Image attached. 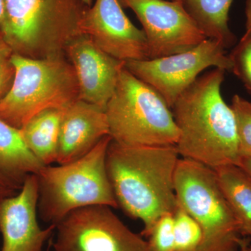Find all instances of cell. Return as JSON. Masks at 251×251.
Listing matches in <instances>:
<instances>
[{
    "label": "cell",
    "mask_w": 251,
    "mask_h": 251,
    "mask_svg": "<svg viewBox=\"0 0 251 251\" xmlns=\"http://www.w3.org/2000/svg\"><path fill=\"white\" fill-rule=\"evenodd\" d=\"M125 67L156 90L172 108L203 71L214 67L231 72L232 64L219 42L206 39L186 52L147 60H128Z\"/></svg>",
    "instance_id": "ba28073f"
},
{
    "label": "cell",
    "mask_w": 251,
    "mask_h": 251,
    "mask_svg": "<svg viewBox=\"0 0 251 251\" xmlns=\"http://www.w3.org/2000/svg\"><path fill=\"white\" fill-rule=\"evenodd\" d=\"M16 74L0 102V120L21 129L48 109H64L79 99L76 74L66 54L33 59L14 53Z\"/></svg>",
    "instance_id": "5b68a950"
},
{
    "label": "cell",
    "mask_w": 251,
    "mask_h": 251,
    "mask_svg": "<svg viewBox=\"0 0 251 251\" xmlns=\"http://www.w3.org/2000/svg\"><path fill=\"white\" fill-rule=\"evenodd\" d=\"M65 54L76 74L79 99L105 111L125 62L105 53L85 34L74 38Z\"/></svg>",
    "instance_id": "4fadbf2b"
},
{
    "label": "cell",
    "mask_w": 251,
    "mask_h": 251,
    "mask_svg": "<svg viewBox=\"0 0 251 251\" xmlns=\"http://www.w3.org/2000/svg\"><path fill=\"white\" fill-rule=\"evenodd\" d=\"M80 31L114 58L150 59L145 32L127 17L119 0H95L82 16Z\"/></svg>",
    "instance_id": "8fae6325"
},
{
    "label": "cell",
    "mask_w": 251,
    "mask_h": 251,
    "mask_svg": "<svg viewBox=\"0 0 251 251\" xmlns=\"http://www.w3.org/2000/svg\"><path fill=\"white\" fill-rule=\"evenodd\" d=\"M246 32L251 35V0H246Z\"/></svg>",
    "instance_id": "cb8c5ba5"
},
{
    "label": "cell",
    "mask_w": 251,
    "mask_h": 251,
    "mask_svg": "<svg viewBox=\"0 0 251 251\" xmlns=\"http://www.w3.org/2000/svg\"><path fill=\"white\" fill-rule=\"evenodd\" d=\"M108 135L105 110L78 99L63 113L56 162L64 165L76 161Z\"/></svg>",
    "instance_id": "5bb4252c"
},
{
    "label": "cell",
    "mask_w": 251,
    "mask_h": 251,
    "mask_svg": "<svg viewBox=\"0 0 251 251\" xmlns=\"http://www.w3.org/2000/svg\"><path fill=\"white\" fill-rule=\"evenodd\" d=\"M6 21V7H5V0H0V31L2 32Z\"/></svg>",
    "instance_id": "484cf974"
},
{
    "label": "cell",
    "mask_w": 251,
    "mask_h": 251,
    "mask_svg": "<svg viewBox=\"0 0 251 251\" xmlns=\"http://www.w3.org/2000/svg\"><path fill=\"white\" fill-rule=\"evenodd\" d=\"M84 4L86 5V6H88V7H90V6H92V4H94V0H82Z\"/></svg>",
    "instance_id": "f1b7e54d"
},
{
    "label": "cell",
    "mask_w": 251,
    "mask_h": 251,
    "mask_svg": "<svg viewBox=\"0 0 251 251\" xmlns=\"http://www.w3.org/2000/svg\"><path fill=\"white\" fill-rule=\"evenodd\" d=\"M249 245L250 241L249 238L242 237L239 241V251H247Z\"/></svg>",
    "instance_id": "4316f807"
},
{
    "label": "cell",
    "mask_w": 251,
    "mask_h": 251,
    "mask_svg": "<svg viewBox=\"0 0 251 251\" xmlns=\"http://www.w3.org/2000/svg\"><path fill=\"white\" fill-rule=\"evenodd\" d=\"M178 204L199 225L198 251H239V224L221 192L214 169L189 158H179L175 174Z\"/></svg>",
    "instance_id": "52a82bcc"
},
{
    "label": "cell",
    "mask_w": 251,
    "mask_h": 251,
    "mask_svg": "<svg viewBox=\"0 0 251 251\" xmlns=\"http://www.w3.org/2000/svg\"><path fill=\"white\" fill-rule=\"evenodd\" d=\"M64 110H44L20 129L28 150L44 166H50L57 159L59 129Z\"/></svg>",
    "instance_id": "e0dca14e"
},
{
    "label": "cell",
    "mask_w": 251,
    "mask_h": 251,
    "mask_svg": "<svg viewBox=\"0 0 251 251\" xmlns=\"http://www.w3.org/2000/svg\"><path fill=\"white\" fill-rule=\"evenodd\" d=\"M232 1L182 0L181 3L206 37L217 41L227 49L237 40L228 25L229 11Z\"/></svg>",
    "instance_id": "ac0fdd59"
},
{
    "label": "cell",
    "mask_w": 251,
    "mask_h": 251,
    "mask_svg": "<svg viewBox=\"0 0 251 251\" xmlns=\"http://www.w3.org/2000/svg\"><path fill=\"white\" fill-rule=\"evenodd\" d=\"M105 113L109 135L117 143L130 146L177 143L179 129L165 99L125 67L120 73Z\"/></svg>",
    "instance_id": "8992f818"
},
{
    "label": "cell",
    "mask_w": 251,
    "mask_h": 251,
    "mask_svg": "<svg viewBox=\"0 0 251 251\" xmlns=\"http://www.w3.org/2000/svg\"><path fill=\"white\" fill-rule=\"evenodd\" d=\"M44 166L28 150L20 129L0 120V187L17 193Z\"/></svg>",
    "instance_id": "9a60e30c"
},
{
    "label": "cell",
    "mask_w": 251,
    "mask_h": 251,
    "mask_svg": "<svg viewBox=\"0 0 251 251\" xmlns=\"http://www.w3.org/2000/svg\"><path fill=\"white\" fill-rule=\"evenodd\" d=\"M5 7L2 34L14 53L43 59L66 54L88 6L82 0H5Z\"/></svg>",
    "instance_id": "277c9868"
},
{
    "label": "cell",
    "mask_w": 251,
    "mask_h": 251,
    "mask_svg": "<svg viewBox=\"0 0 251 251\" xmlns=\"http://www.w3.org/2000/svg\"><path fill=\"white\" fill-rule=\"evenodd\" d=\"M171 1H180V2H181V1H182V0H171Z\"/></svg>",
    "instance_id": "4dcf8cb0"
},
{
    "label": "cell",
    "mask_w": 251,
    "mask_h": 251,
    "mask_svg": "<svg viewBox=\"0 0 251 251\" xmlns=\"http://www.w3.org/2000/svg\"><path fill=\"white\" fill-rule=\"evenodd\" d=\"M16 193L12 192V191H8L4 188L0 187V199L2 198L7 197V196H14Z\"/></svg>",
    "instance_id": "83f0119b"
},
{
    "label": "cell",
    "mask_w": 251,
    "mask_h": 251,
    "mask_svg": "<svg viewBox=\"0 0 251 251\" xmlns=\"http://www.w3.org/2000/svg\"><path fill=\"white\" fill-rule=\"evenodd\" d=\"M247 251H251V245H249V247H248Z\"/></svg>",
    "instance_id": "f546056e"
},
{
    "label": "cell",
    "mask_w": 251,
    "mask_h": 251,
    "mask_svg": "<svg viewBox=\"0 0 251 251\" xmlns=\"http://www.w3.org/2000/svg\"><path fill=\"white\" fill-rule=\"evenodd\" d=\"M218 184L239 224L242 237H251V176L240 166L214 168Z\"/></svg>",
    "instance_id": "2e32d148"
},
{
    "label": "cell",
    "mask_w": 251,
    "mask_h": 251,
    "mask_svg": "<svg viewBox=\"0 0 251 251\" xmlns=\"http://www.w3.org/2000/svg\"><path fill=\"white\" fill-rule=\"evenodd\" d=\"M38 196L36 175H30L19 193L0 199L1 251H42L56 226L41 228L37 221Z\"/></svg>",
    "instance_id": "7c38bea8"
},
{
    "label": "cell",
    "mask_w": 251,
    "mask_h": 251,
    "mask_svg": "<svg viewBox=\"0 0 251 251\" xmlns=\"http://www.w3.org/2000/svg\"><path fill=\"white\" fill-rule=\"evenodd\" d=\"M106 135L82 158L59 166H44L36 175L38 216L57 225L72 211L93 205L118 207L106 168Z\"/></svg>",
    "instance_id": "3957f363"
},
{
    "label": "cell",
    "mask_w": 251,
    "mask_h": 251,
    "mask_svg": "<svg viewBox=\"0 0 251 251\" xmlns=\"http://www.w3.org/2000/svg\"><path fill=\"white\" fill-rule=\"evenodd\" d=\"M173 214L161 216L149 234L148 241L151 251H175Z\"/></svg>",
    "instance_id": "7402d4cb"
},
{
    "label": "cell",
    "mask_w": 251,
    "mask_h": 251,
    "mask_svg": "<svg viewBox=\"0 0 251 251\" xmlns=\"http://www.w3.org/2000/svg\"><path fill=\"white\" fill-rule=\"evenodd\" d=\"M232 71L251 94V35L244 34L229 54Z\"/></svg>",
    "instance_id": "44dd1931"
},
{
    "label": "cell",
    "mask_w": 251,
    "mask_h": 251,
    "mask_svg": "<svg viewBox=\"0 0 251 251\" xmlns=\"http://www.w3.org/2000/svg\"><path fill=\"white\" fill-rule=\"evenodd\" d=\"M173 219L175 251H198L202 233L198 223L179 205L173 214Z\"/></svg>",
    "instance_id": "d6986e66"
},
{
    "label": "cell",
    "mask_w": 251,
    "mask_h": 251,
    "mask_svg": "<svg viewBox=\"0 0 251 251\" xmlns=\"http://www.w3.org/2000/svg\"><path fill=\"white\" fill-rule=\"evenodd\" d=\"M47 251H50V248H49V249H48Z\"/></svg>",
    "instance_id": "1f68e13d"
},
{
    "label": "cell",
    "mask_w": 251,
    "mask_h": 251,
    "mask_svg": "<svg viewBox=\"0 0 251 251\" xmlns=\"http://www.w3.org/2000/svg\"><path fill=\"white\" fill-rule=\"evenodd\" d=\"M230 106L235 117L240 158L251 156V102L236 94Z\"/></svg>",
    "instance_id": "ffe728a7"
},
{
    "label": "cell",
    "mask_w": 251,
    "mask_h": 251,
    "mask_svg": "<svg viewBox=\"0 0 251 251\" xmlns=\"http://www.w3.org/2000/svg\"><path fill=\"white\" fill-rule=\"evenodd\" d=\"M237 166H240L251 176V156L241 157Z\"/></svg>",
    "instance_id": "d4e9b609"
},
{
    "label": "cell",
    "mask_w": 251,
    "mask_h": 251,
    "mask_svg": "<svg viewBox=\"0 0 251 251\" xmlns=\"http://www.w3.org/2000/svg\"><path fill=\"white\" fill-rule=\"evenodd\" d=\"M119 1L135 13L143 25L150 59L186 52L207 39L180 1Z\"/></svg>",
    "instance_id": "30bf717a"
},
{
    "label": "cell",
    "mask_w": 251,
    "mask_h": 251,
    "mask_svg": "<svg viewBox=\"0 0 251 251\" xmlns=\"http://www.w3.org/2000/svg\"><path fill=\"white\" fill-rule=\"evenodd\" d=\"M14 52L0 31V102L11 90L16 69L12 62Z\"/></svg>",
    "instance_id": "603a6c76"
},
{
    "label": "cell",
    "mask_w": 251,
    "mask_h": 251,
    "mask_svg": "<svg viewBox=\"0 0 251 251\" xmlns=\"http://www.w3.org/2000/svg\"><path fill=\"white\" fill-rule=\"evenodd\" d=\"M179 158L176 145L130 146L111 140L106 168L118 206L140 220L148 237L161 216L177 209L175 174Z\"/></svg>",
    "instance_id": "6da1fadb"
},
{
    "label": "cell",
    "mask_w": 251,
    "mask_h": 251,
    "mask_svg": "<svg viewBox=\"0 0 251 251\" xmlns=\"http://www.w3.org/2000/svg\"><path fill=\"white\" fill-rule=\"evenodd\" d=\"M54 251H151L111 210L93 205L68 214L56 226Z\"/></svg>",
    "instance_id": "9c48e42d"
},
{
    "label": "cell",
    "mask_w": 251,
    "mask_h": 251,
    "mask_svg": "<svg viewBox=\"0 0 251 251\" xmlns=\"http://www.w3.org/2000/svg\"><path fill=\"white\" fill-rule=\"evenodd\" d=\"M224 69L198 77L172 107L179 131V156L212 169L238 165L240 155L233 110L221 95Z\"/></svg>",
    "instance_id": "7a4b0ae2"
}]
</instances>
